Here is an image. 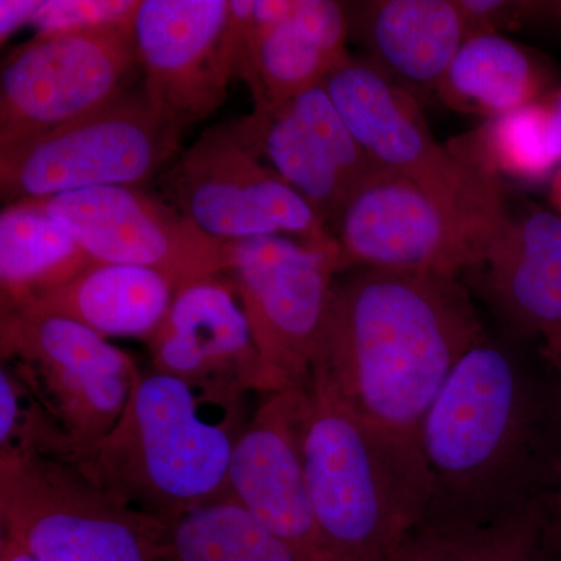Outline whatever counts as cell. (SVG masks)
<instances>
[{"label": "cell", "instance_id": "6da1fadb", "mask_svg": "<svg viewBox=\"0 0 561 561\" xmlns=\"http://www.w3.org/2000/svg\"><path fill=\"white\" fill-rule=\"evenodd\" d=\"M485 341L459 278L353 268L335 280L309 382L362 419L419 435L454 367Z\"/></svg>", "mask_w": 561, "mask_h": 561}, {"label": "cell", "instance_id": "7a4b0ae2", "mask_svg": "<svg viewBox=\"0 0 561 561\" xmlns=\"http://www.w3.org/2000/svg\"><path fill=\"white\" fill-rule=\"evenodd\" d=\"M538 409L515 360L489 341L454 367L419 427L432 478L424 518L485 523L542 490Z\"/></svg>", "mask_w": 561, "mask_h": 561}, {"label": "cell", "instance_id": "3957f363", "mask_svg": "<svg viewBox=\"0 0 561 561\" xmlns=\"http://www.w3.org/2000/svg\"><path fill=\"white\" fill-rule=\"evenodd\" d=\"M295 423L324 561H386L430 512L419 435L362 419L309 382Z\"/></svg>", "mask_w": 561, "mask_h": 561}, {"label": "cell", "instance_id": "277c9868", "mask_svg": "<svg viewBox=\"0 0 561 561\" xmlns=\"http://www.w3.org/2000/svg\"><path fill=\"white\" fill-rule=\"evenodd\" d=\"M247 423L245 398L140 371L116 426L73 467L113 500L171 523L227 497Z\"/></svg>", "mask_w": 561, "mask_h": 561}, {"label": "cell", "instance_id": "5b68a950", "mask_svg": "<svg viewBox=\"0 0 561 561\" xmlns=\"http://www.w3.org/2000/svg\"><path fill=\"white\" fill-rule=\"evenodd\" d=\"M508 209L496 173L454 186L375 169L332 227L343 271L431 273L459 278L478 267Z\"/></svg>", "mask_w": 561, "mask_h": 561}, {"label": "cell", "instance_id": "8992f818", "mask_svg": "<svg viewBox=\"0 0 561 561\" xmlns=\"http://www.w3.org/2000/svg\"><path fill=\"white\" fill-rule=\"evenodd\" d=\"M0 526L38 561H165L169 523L133 511L68 461L0 460Z\"/></svg>", "mask_w": 561, "mask_h": 561}, {"label": "cell", "instance_id": "52a82bcc", "mask_svg": "<svg viewBox=\"0 0 561 561\" xmlns=\"http://www.w3.org/2000/svg\"><path fill=\"white\" fill-rule=\"evenodd\" d=\"M186 128L125 92L80 119L0 151L3 206L91 187H140L181 153Z\"/></svg>", "mask_w": 561, "mask_h": 561}, {"label": "cell", "instance_id": "ba28073f", "mask_svg": "<svg viewBox=\"0 0 561 561\" xmlns=\"http://www.w3.org/2000/svg\"><path fill=\"white\" fill-rule=\"evenodd\" d=\"M0 356L79 446V460L116 426L140 373L98 332L31 309L0 311Z\"/></svg>", "mask_w": 561, "mask_h": 561}, {"label": "cell", "instance_id": "9c48e42d", "mask_svg": "<svg viewBox=\"0 0 561 561\" xmlns=\"http://www.w3.org/2000/svg\"><path fill=\"white\" fill-rule=\"evenodd\" d=\"M165 190L173 208L210 238L239 242L284 236L339 254L319 214L230 124L209 128L181 151L165 173Z\"/></svg>", "mask_w": 561, "mask_h": 561}, {"label": "cell", "instance_id": "30bf717a", "mask_svg": "<svg viewBox=\"0 0 561 561\" xmlns=\"http://www.w3.org/2000/svg\"><path fill=\"white\" fill-rule=\"evenodd\" d=\"M139 68L133 21L33 36L0 76V151L102 108L130 91Z\"/></svg>", "mask_w": 561, "mask_h": 561}, {"label": "cell", "instance_id": "8fae6325", "mask_svg": "<svg viewBox=\"0 0 561 561\" xmlns=\"http://www.w3.org/2000/svg\"><path fill=\"white\" fill-rule=\"evenodd\" d=\"M341 257L284 236L234 242L230 272L262 359L284 389L311 381Z\"/></svg>", "mask_w": 561, "mask_h": 561}, {"label": "cell", "instance_id": "7c38bea8", "mask_svg": "<svg viewBox=\"0 0 561 561\" xmlns=\"http://www.w3.org/2000/svg\"><path fill=\"white\" fill-rule=\"evenodd\" d=\"M32 202L61 221L92 260L151 268L179 290L234 267V242L210 238L139 187H91Z\"/></svg>", "mask_w": 561, "mask_h": 561}, {"label": "cell", "instance_id": "4fadbf2b", "mask_svg": "<svg viewBox=\"0 0 561 561\" xmlns=\"http://www.w3.org/2000/svg\"><path fill=\"white\" fill-rule=\"evenodd\" d=\"M133 35L154 110L191 127L216 113L238 77L232 0H140Z\"/></svg>", "mask_w": 561, "mask_h": 561}, {"label": "cell", "instance_id": "5bb4252c", "mask_svg": "<svg viewBox=\"0 0 561 561\" xmlns=\"http://www.w3.org/2000/svg\"><path fill=\"white\" fill-rule=\"evenodd\" d=\"M231 128L332 230L375 168L353 138L323 84L298 98L254 108Z\"/></svg>", "mask_w": 561, "mask_h": 561}, {"label": "cell", "instance_id": "9a60e30c", "mask_svg": "<svg viewBox=\"0 0 561 561\" xmlns=\"http://www.w3.org/2000/svg\"><path fill=\"white\" fill-rule=\"evenodd\" d=\"M149 348L154 371L216 393L247 398L286 390L262 359L234 280L225 275L176 291Z\"/></svg>", "mask_w": 561, "mask_h": 561}, {"label": "cell", "instance_id": "2e32d148", "mask_svg": "<svg viewBox=\"0 0 561 561\" xmlns=\"http://www.w3.org/2000/svg\"><path fill=\"white\" fill-rule=\"evenodd\" d=\"M323 88L373 168L379 171L454 186L486 169L456 140L446 146L438 142L420 99L367 58L350 57L330 73Z\"/></svg>", "mask_w": 561, "mask_h": 561}, {"label": "cell", "instance_id": "e0dca14e", "mask_svg": "<svg viewBox=\"0 0 561 561\" xmlns=\"http://www.w3.org/2000/svg\"><path fill=\"white\" fill-rule=\"evenodd\" d=\"M297 390L265 394L243 427L232 451L227 497L306 561H324L295 423Z\"/></svg>", "mask_w": 561, "mask_h": 561}, {"label": "cell", "instance_id": "ac0fdd59", "mask_svg": "<svg viewBox=\"0 0 561 561\" xmlns=\"http://www.w3.org/2000/svg\"><path fill=\"white\" fill-rule=\"evenodd\" d=\"M516 331L548 337L561 330V216L535 203L508 205L500 230L468 273Z\"/></svg>", "mask_w": 561, "mask_h": 561}, {"label": "cell", "instance_id": "d6986e66", "mask_svg": "<svg viewBox=\"0 0 561 561\" xmlns=\"http://www.w3.org/2000/svg\"><path fill=\"white\" fill-rule=\"evenodd\" d=\"M351 33L367 60L416 99L438 84L470 38L460 0H378L348 5Z\"/></svg>", "mask_w": 561, "mask_h": 561}, {"label": "cell", "instance_id": "ffe728a7", "mask_svg": "<svg viewBox=\"0 0 561 561\" xmlns=\"http://www.w3.org/2000/svg\"><path fill=\"white\" fill-rule=\"evenodd\" d=\"M179 287L168 276L138 265L95 262L58 289L41 295L31 309L77 321L102 337H153Z\"/></svg>", "mask_w": 561, "mask_h": 561}, {"label": "cell", "instance_id": "44dd1931", "mask_svg": "<svg viewBox=\"0 0 561 561\" xmlns=\"http://www.w3.org/2000/svg\"><path fill=\"white\" fill-rule=\"evenodd\" d=\"M551 90L552 72L541 57L501 33L486 32L461 44L435 98L448 108L491 121Z\"/></svg>", "mask_w": 561, "mask_h": 561}, {"label": "cell", "instance_id": "7402d4cb", "mask_svg": "<svg viewBox=\"0 0 561 561\" xmlns=\"http://www.w3.org/2000/svg\"><path fill=\"white\" fill-rule=\"evenodd\" d=\"M386 561H561L542 490L485 523L424 518Z\"/></svg>", "mask_w": 561, "mask_h": 561}, {"label": "cell", "instance_id": "603a6c76", "mask_svg": "<svg viewBox=\"0 0 561 561\" xmlns=\"http://www.w3.org/2000/svg\"><path fill=\"white\" fill-rule=\"evenodd\" d=\"M294 3L279 20L256 24L253 0H232L239 25L238 79L249 84L254 108H267L319 88L342 62L295 20Z\"/></svg>", "mask_w": 561, "mask_h": 561}, {"label": "cell", "instance_id": "cb8c5ba5", "mask_svg": "<svg viewBox=\"0 0 561 561\" xmlns=\"http://www.w3.org/2000/svg\"><path fill=\"white\" fill-rule=\"evenodd\" d=\"M68 228L38 203L18 202L0 214V311L25 308L95 264Z\"/></svg>", "mask_w": 561, "mask_h": 561}, {"label": "cell", "instance_id": "d4e9b609", "mask_svg": "<svg viewBox=\"0 0 561 561\" xmlns=\"http://www.w3.org/2000/svg\"><path fill=\"white\" fill-rule=\"evenodd\" d=\"M165 561H306L230 497L169 523Z\"/></svg>", "mask_w": 561, "mask_h": 561}, {"label": "cell", "instance_id": "484cf974", "mask_svg": "<svg viewBox=\"0 0 561 561\" xmlns=\"http://www.w3.org/2000/svg\"><path fill=\"white\" fill-rule=\"evenodd\" d=\"M457 140L500 179L551 180L561 165L559 136L541 99Z\"/></svg>", "mask_w": 561, "mask_h": 561}, {"label": "cell", "instance_id": "4316f807", "mask_svg": "<svg viewBox=\"0 0 561 561\" xmlns=\"http://www.w3.org/2000/svg\"><path fill=\"white\" fill-rule=\"evenodd\" d=\"M28 457L76 465L80 448L55 423L35 394L10 370L0 365V460Z\"/></svg>", "mask_w": 561, "mask_h": 561}, {"label": "cell", "instance_id": "83f0119b", "mask_svg": "<svg viewBox=\"0 0 561 561\" xmlns=\"http://www.w3.org/2000/svg\"><path fill=\"white\" fill-rule=\"evenodd\" d=\"M139 2L136 0H39L31 27L35 28V36H54L127 24L135 18Z\"/></svg>", "mask_w": 561, "mask_h": 561}, {"label": "cell", "instance_id": "f1b7e54d", "mask_svg": "<svg viewBox=\"0 0 561 561\" xmlns=\"http://www.w3.org/2000/svg\"><path fill=\"white\" fill-rule=\"evenodd\" d=\"M460 5L470 25L471 36L522 27L561 32V0H460Z\"/></svg>", "mask_w": 561, "mask_h": 561}, {"label": "cell", "instance_id": "f546056e", "mask_svg": "<svg viewBox=\"0 0 561 561\" xmlns=\"http://www.w3.org/2000/svg\"><path fill=\"white\" fill-rule=\"evenodd\" d=\"M39 0H2L0 2V41H5L25 25H31Z\"/></svg>", "mask_w": 561, "mask_h": 561}, {"label": "cell", "instance_id": "4dcf8cb0", "mask_svg": "<svg viewBox=\"0 0 561 561\" xmlns=\"http://www.w3.org/2000/svg\"><path fill=\"white\" fill-rule=\"evenodd\" d=\"M546 511L551 523L553 535L561 542V456L552 457L549 461L548 474L542 486Z\"/></svg>", "mask_w": 561, "mask_h": 561}, {"label": "cell", "instance_id": "1f68e13d", "mask_svg": "<svg viewBox=\"0 0 561 561\" xmlns=\"http://www.w3.org/2000/svg\"><path fill=\"white\" fill-rule=\"evenodd\" d=\"M541 356L548 360L557 375V391H559V405L561 412V330L552 332L542 339Z\"/></svg>", "mask_w": 561, "mask_h": 561}, {"label": "cell", "instance_id": "d6a6232c", "mask_svg": "<svg viewBox=\"0 0 561 561\" xmlns=\"http://www.w3.org/2000/svg\"><path fill=\"white\" fill-rule=\"evenodd\" d=\"M541 102L545 103L546 108L551 114L553 128H556L561 144V87L553 88L548 94L542 95Z\"/></svg>", "mask_w": 561, "mask_h": 561}, {"label": "cell", "instance_id": "836d02e7", "mask_svg": "<svg viewBox=\"0 0 561 561\" xmlns=\"http://www.w3.org/2000/svg\"><path fill=\"white\" fill-rule=\"evenodd\" d=\"M0 561H38L10 538H0Z\"/></svg>", "mask_w": 561, "mask_h": 561}, {"label": "cell", "instance_id": "e575fe53", "mask_svg": "<svg viewBox=\"0 0 561 561\" xmlns=\"http://www.w3.org/2000/svg\"><path fill=\"white\" fill-rule=\"evenodd\" d=\"M549 197H551L553 209H556L561 216V165L552 175Z\"/></svg>", "mask_w": 561, "mask_h": 561}]
</instances>
